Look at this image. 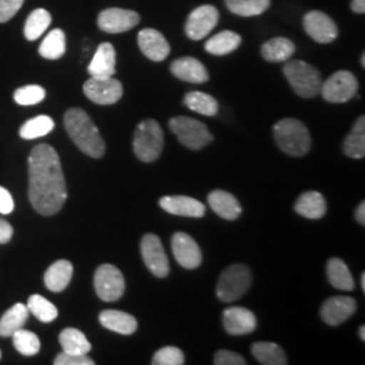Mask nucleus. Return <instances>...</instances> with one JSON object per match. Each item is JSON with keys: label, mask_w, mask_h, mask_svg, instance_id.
<instances>
[{"label": "nucleus", "mask_w": 365, "mask_h": 365, "mask_svg": "<svg viewBox=\"0 0 365 365\" xmlns=\"http://www.w3.org/2000/svg\"><path fill=\"white\" fill-rule=\"evenodd\" d=\"M66 197L60 157L51 145H37L29 156V199L33 209L51 217L63 209Z\"/></svg>", "instance_id": "1"}, {"label": "nucleus", "mask_w": 365, "mask_h": 365, "mask_svg": "<svg viewBox=\"0 0 365 365\" xmlns=\"http://www.w3.org/2000/svg\"><path fill=\"white\" fill-rule=\"evenodd\" d=\"M64 125L71 140L83 153L93 158L103 157L105 141L101 135V131L84 110L69 108L64 117Z\"/></svg>", "instance_id": "2"}, {"label": "nucleus", "mask_w": 365, "mask_h": 365, "mask_svg": "<svg viewBox=\"0 0 365 365\" xmlns=\"http://www.w3.org/2000/svg\"><path fill=\"white\" fill-rule=\"evenodd\" d=\"M277 146L288 156L302 157L312 148V137L307 128L298 119L286 118L274 126Z\"/></svg>", "instance_id": "3"}, {"label": "nucleus", "mask_w": 365, "mask_h": 365, "mask_svg": "<svg viewBox=\"0 0 365 365\" xmlns=\"http://www.w3.org/2000/svg\"><path fill=\"white\" fill-rule=\"evenodd\" d=\"M163 148L164 134L158 122L155 119H145L140 122L133 140L135 156L144 163H153L163 153Z\"/></svg>", "instance_id": "4"}, {"label": "nucleus", "mask_w": 365, "mask_h": 365, "mask_svg": "<svg viewBox=\"0 0 365 365\" xmlns=\"http://www.w3.org/2000/svg\"><path fill=\"white\" fill-rule=\"evenodd\" d=\"M283 72L292 90L302 98L312 99L321 91V73L313 66L295 60L287 63L283 68Z\"/></svg>", "instance_id": "5"}, {"label": "nucleus", "mask_w": 365, "mask_h": 365, "mask_svg": "<svg viewBox=\"0 0 365 365\" xmlns=\"http://www.w3.org/2000/svg\"><path fill=\"white\" fill-rule=\"evenodd\" d=\"M252 284V274L244 264H233L221 274L217 286V297L226 303L240 299Z\"/></svg>", "instance_id": "6"}, {"label": "nucleus", "mask_w": 365, "mask_h": 365, "mask_svg": "<svg viewBox=\"0 0 365 365\" xmlns=\"http://www.w3.org/2000/svg\"><path fill=\"white\" fill-rule=\"evenodd\" d=\"M170 128L176 134L179 141L191 150H200L212 141V135L207 126L194 118H172Z\"/></svg>", "instance_id": "7"}, {"label": "nucleus", "mask_w": 365, "mask_h": 365, "mask_svg": "<svg viewBox=\"0 0 365 365\" xmlns=\"http://www.w3.org/2000/svg\"><path fill=\"white\" fill-rule=\"evenodd\" d=\"M93 286L101 299L117 302L125 294V277L117 267L103 264L95 272Z\"/></svg>", "instance_id": "8"}, {"label": "nucleus", "mask_w": 365, "mask_h": 365, "mask_svg": "<svg viewBox=\"0 0 365 365\" xmlns=\"http://www.w3.org/2000/svg\"><path fill=\"white\" fill-rule=\"evenodd\" d=\"M359 90L357 78L349 71H339L321 86L324 99L330 103H345L351 101Z\"/></svg>", "instance_id": "9"}, {"label": "nucleus", "mask_w": 365, "mask_h": 365, "mask_svg": "<svg viewBox=\"0 0 365 365\" xmlns=\"http://www.w3.org/2000/svg\"><path fill=\"white\" fill-rule=\"evenodd\" d=\"M83 91L96 105L108 106L117 103L123 95L122 83L113 78H91L84 83Z\"/></svg>", "instance_id": "10"}, {"label": "nucleus", "mask_w": 365, "mask_h": 365, "mask_svg": "<svg viewBox=\"0 0 365 365\" xmlns=\"http://www.w3.org/2000/svg\"><path fill=\"white\" fill-rule=\"evenodd\" d=\"M141 255L148 269L157 277H167L170 274L168 256L161 244V240L155 235H146L141 241Z\"/></svg>", "instance_id": "11"}, {"label": "nucleus", "mask_w": 365, "mask_h": 365, "mask_svg": "<svg viewBox=\"0 0 365 365\" xmlns=\"http://www.w3.org/2000/svg\"><path fill=\"white\" fill-rule=\"evenodd\" d=\"M220 13L214 6L205 4L195 9L190 14L187 24H185V33L188 38L192 41H199L209 36L214 30V27L218 25Z\"/></svg>", "instance_id": "12"}, {"label": "nucleus", "mask_w": 365, "mask_h": 365, "mask_svg": "<svg viewBox=\"0 0 365 365\" xmlns=\"http://www.w3.org/2000/svg\"><path fill=\"white\" fill-rule=\"evenodd\" d=\"M306 33L318 43H330L339 37V27L334 21L322 11H310L303 18Z\"/></svg>", "instance_id": "13"}, {"label": "nucleus", "mask_w": 365, "mask_h": 365, "mask_svg": "<svg viewBox=\"0 0 365 365\" xmlns=\"http://www.w3.org/2000/svg\"><path fill=\"white\" fill-rule=\"evenodd\" d=\"M140 24V15L133 10L106 9L98 16V26L110 34L129 31Z\"/></svg>", "instance_id": "14"}, {"label": "nucleus", "mask_w": 365, "mask_h": 365, "mask_svg": "<svg viewBox=\"0 0 365 365\" xmlns=\"http://www.w3.org/2000/svg\"><path fill=\"white\" fill-rule=\"evenodd\" d=\"M170 245L175 259L182 268L195 269L202 264V252L191 235L182 232L175 233Z\"/></svg>", "instance_id": "15"}, {"label": "nucleus", "mask_w": 365, "mask_h": 365, "mask_svg": "<svg viewBox=\"0 0 365 365\" xmlns=\"http://www.w3.org/2000/svg\"><path fill=\"white\" fill-rule=\"evenodd\" d=\"M357 309V303L349 297H333L322 304L321 317L330 327H339L352 317Z\"/></svg>", "instance_id": "16"}, {"label": "nucleus", "mask_w": 365, "mask_h": 365, "mask_svg": "<svg viewBox=\"0 0 365 365\" xmlns=\"http://www.w3.org/2000/svg\"><path fill=\"white\" fill-rule=\"evenodd\" d=\"M160 207L178 217L202 218L206 214V206L191 196H163Z\"/></svg>", "instance_id": "17"}, {"label": "nucleus", "mask_w": 365, "mask_h": 365, "mask_svg": "<svg viewBox=\"0 0 365 365\" xmlns=\"http://www.w3.org/2000/svg\"><path fill=\"white\" fill-rule=\"evenodd\" d=\"M223 327L232 336H245L257 327L255 314L244 307H230L223 312Z\"/></svg>", "instance_id": "18"}, {"label": "nucleus", "mask_w": 365, "mask_h": 365, "mask_svg": "<svg viewBox=\"0 0 365 365\" xmlns=\"http://www.w3.org/2000/svg\"><path fill=\"white\" fill-rule=\"evenodd\" d=\"M138 46L152 61H163L170 52V43L165 37L155 29H144L138 33Z\"/></svg>", "instance_id": "19"}, {"label": "nucleus", "mask_w": 365, "mask_h": 365, "mask_svg": "<svg viewBox=\"0 0 365 365\" xmlns=\"http://www.w3.org/2000/svg\"><path fill=\"white\" fill-rule=\"evenodd\" d=\"M117 53L110 42H103L98 46L88 66L91 78H111L115 75Z\"/></svg>", "instance_id": "20"}, {"label": "nucleus", "mask_w": 365, "mask_h": 365, "mask_svg": "<svg viewBox=\"0 0 365 365\" xmlns=\"http://www.w3.org/2000/svg\"><path fill=\"white\" fill-rule=\"evenodd\" d=\"M170 72L175 78L188 83H206L209 80V72L205 66L194 57H182L172 63Z\"/></svg>", "instance_id": "21"}, {"label": "nucleus", "mask_w": 365, "mask_h": 365, "mask_svg": "<svg viewBox=\"0 0 365 365\" xmlns=\"http://www.w3.org/2000/svg\"><path fill=\"white\" fill-rule=\"evenodd\" d=\"M209 205L215 214L227 221H235L242 212L241 205L238 203L235 195L222 190L212 191L210 194Z\"/></svg>", "instance_id": "22"}, {"label": "nucleus", "mask_w": 365, "mask_h": 365, "mask_svg": "<svg viewBox=\"0 0 365 365\" xmlns=\"http://www.w3.org/2000/svg\"><path fill=\"white\" fill-rule=\"evenodd\" d=\"M99 321L102 327L122 336H131L133 333H135L138 327L137 319L133 315L125 312H118V310L102 312L99 315Z\"/></svg>", "instance_id": "23"}, {"label": "nucleus", "mask_w": 365, "mask_h": 365, "mask_svg": "<svg viewBox=\"0 0 365 365\" xmlns=\"http://www.w3.org/2000/svg\"><path fill=\"white\" fill-rule=\"evenodd\" d=\"M73 274V265L68 260L53 262L43 276L45 286L52 292H63L71 283Z\"/></svg>", "instance_id": "24"}, {"label": "nucleus", "mask_w": 365, "mask_h": 365, "mask_svg": "<svg viewBox=\"0 0 365 365\" xmlns=\"http://www.w3.org/2000/svg\"><path fill=\"white\" fill-rule=\"evenodd\" d=\"M295 211L309 220H319L327 214V200L322 194L317 191H310L300 195Z\"/></svg>", "instance_id": "25"}, {"label": "nucleus", "mask_w": 365, "mask_h": 365, "mask_svg": "<svg viewBox=\"0 0 365 365\" xmlns=\"http://www.w3.org/2000/svg\"><path fill=\"white\" fill-rule=\"evenodd\" d=\"M294 53L295 43L291 39L283 37L269 39L261 48L262 57L271 63H284L292 57Z\"/></svg>", "instance_id": "26"}, {"label": "nucleus", "mask_w": 365, "mask_h": 365, "mask_svg": "<svg viewBox=\"0 0 365 365\" xmlns=\"http://www.w3.org/2000/svg\"><path fill=\"white\" fill-rule=\"evenodd\" d=\"M29 309L26 304L16 303L10 310L3 314L0 319V336L1 337H11L14 333L25 327L29 318Z\"/></svg>", "instance_id": "27"}, {"label": "nucleus", "mask_w": 365, "mask_h": 365, "mask_svg": "<svg viewBox=\"0 0 365 365\" xmlns=\"http://www.w3.org/2000/svg\"><path fill=\"white\" fill-rule=\"evenodd\" d=\"M58 341L63 346V352L71 354H88L92 349L91 344L86 337V334L73 327L64 329L60 333Z\"/></svg>", "instance_id": "28"}, {"label": "nucleus", "mask_w": 365, "mask_h": 365, "mask_svg": "<svg viewBox=\"0 0 365 365\" xmlns=\"http://www.w3.org/2000/svg\"><path fill=\"white\" fill-rule=\"evenodd\" d=\"M241 45V37L230 30H223L221 33L215 34L214 37L206 42V51L214 56H225L229 53L235 52Z\"/></svg>", "instance_id": "29"}, {"label": "nucleus", "mask_w": 365, "mask_h": 365, "mask_svg": "<svg viewBox=\"0 0 365 365\" xmlns=\"http://www.w3.org/2000/svg\"><path fill=\"white\" fill-rule=\"evenodd\" d=\"M327 277L330 284L339 291H352L354 280L346 264L339 259H331L327 262Z\"/></svg>", "instance_id": "30"}, {"label": "nucleus", "mask_w": 365, "mask_h": 365, "mask_svg": "<svg viewBox=\"0 0 365 365\" xmlns=\"http://www.w3.org/2000/svg\"><path fill=\"white\" fill-rule=\"evenodd\" d=\"M344 152L352 158L365 156V118L360 117L353 125L352 131L344 141Z\"/></svg>", "instance_id": "31"}, {"label": "nucleus", "mask_w": 365, "mask_h": 365, "mask_svg": "<svg viewBox=\"0 0 365 365\" xmlns=\"http://www.w3.org/2000/svg\"><path fill=\"white\" fill-rule=\"evenodd\" d=\"M252 353L261 364L286 365L288 363L282 346L274 342H256L252 346Z\"/></svg>", "instance_id": "32"}, {"label": "nucleus", "mask_w": 365, "mask_h": 365, "mask_svg": "<svg viewBox=\"0 0 365 365\" xmlns=\"http://www.w3.org/2000/svg\"><path fill=\"white\" fill-rule=\"evenodd\" d=\"M66 51V33L61 29L52 30L39 45V54L48 60L61 58Z\"/></svg>", "instance_id": "33"}, {"label": "nucleus", "mask_w": 365, "mask_h": 365, "mask_svg": "<svg viewBox=\"0 0 365 365\" xmlns=\"http://www.w3.org/2000/svg\"><path fill=\"white\" fill-rule=\"evenodd\" d=\"M184 105L190 110L206 117H214L218 113V102L215 98L205 92H188L184 98Z\"/></svg>", "instance_id": "34"}, {"label": "nucleus", "mask_w": 365, "mask_h": 365, "mask_svg": "<svg viewBox=\"0 0 365 365\" xmlns=\"http://www.w3.org/2000/svg\"><path fill=\"white\" fill-rule=\"evenodd\" d=\"M26 306L29 313L33 314L37 319L45 324H51L58 315V310L52 302H49L38 294L31 295L27 300Z\"/></svg>", "instance_id": "35"}, {"label": "nucleus", "mask_w": 365, "mask_h": 365, "mask_svg": "<svg viewBox=\"0 0 365 365\" xmlns=\"http://www.w3.org/2000/svg\"><path fill=\"white\" fill-rule=\"evenodd\" d=\"M53 129H54V122L52 118L48 115H38L27 120L26 123L21 128L19 135L24 140H37L48 135Z\"/></svg>", "instance_id": "36"}, {"label": "nucleus", "mask_w": 365, "mask_h": 365, "mask_svg": "<svg viewBox=\"0 0 365 365\" xmlns=\"http://www.w3.org/2000/svg\"><path fill=\"white\" fill-rule=\"evenodd\" d=\"M52 22V16L43 9H37L29 15L25 25V37L29 41L38 39L49 27Z\"/></svg>", "instance_id": "37"}, {"label": "nucleus", "mask_w": 365, "mask_h": 365, "mask_svg": "<svg viewBox=\"0 0 365 365\" xmlns=\"http://www.w3.org/2000/svg\"><path fill=\"white\" fill-rule=\"evenodd\" d=\"M226 7L241 16H256L267 11L271 0H225Z\"/></svg>", "instance_id": "38"}, {"label": "nucleus", "mask_w": 365, "mask_h": 365, "mask_svg": "<svg viewBox=\"0 0 365 365\" xmlns=\"http://www.w3.org/2000/svg\"><path fill=\"white\" fill-rule=\"evenodd\" d=\"M11 337H13L15 349L18 352L22 353L24 356H34L41 349L38 336L34 334L33 331L25 330L24 327L16 330Z\"/></svg>", "instance_id": "39"}, {"label": "nucleus", "mask_w": 365, "mask_h": 365, "mask_svg": "<svg viewBox=\"0 0 365 365\" xmlns=\"http://www.w3.org/2000/svg\"><path fill=\"white\" fill-rule=\"evenodd\" d=\"M46 96V91L41 86H26L14 92V101L21 106L38 105Z\"/></svg>", "instance_id": "40"}, {"label": "nucleus", "mask_w": 365, "mask_h": 365, "mask_svg": "<svg viewBox=\"0 0 365 365\" xmlns=\"http://www.w3.org/2000/svg\"><path fill=\"white\" fill-rule=\"evenodd\" d=\"M184 353L176 348V346H165V348H161L158 349L155 356H153V360H152V364L153 365H182L184 364Z\"/></svg>", "instance_id": "41"}, {"label": "nucleus", "mask_w": 365, "mask_h": 365, "mask_svg": "<svg viewBox=\"0 0 365 365\" xmlns=\"http://www.w3.org/2000/svg\"><path fill=\"white\" fill-rule=\"evenodd\" d=\"M56 365H93L95 361L88 354H71V353L61 352L54 359Z\"/></svg>", "instance_id": "42"}, {"label": "nucleus", "mask_w": 365, "mask_h": 365, "mask_svg": "<svg viewBox=\"0 0 365 365\" xmlns=\"http://www.w3.org/2000/svg\"><path fill=\"white\" fill-rule=\"evenodd\" d=\"M25 0H0V24H6L21 10Z\"/></svg>", "instance_id": "43"}, {"label": "nucleus", "mask_w": 365, "mask_h": 365, "mask_svg": "<svg viewBox=\"0 0 365 365\" xmlns=\"http://www.w3.org/2000/svg\"><path fill=\"white\" fill-rule=\"evenodd\" d=\"M214 363L217 365H245L247 361L238 353L230 351H220L214 357Z\"/></svg>", "instance_id": "44"}, {"label": "nucleus", "mask_w": 365, "mask_h": 365, "mask_svg": "<svg viewBox=\"0 0 365 365\" xmlns=\"http://www.w3.org/2000/svg\"><path fill=\"white\" fill-rule=\"evenodd\" d=\"M14 211V199L10 191L4 187H0V212L7 215Z\"/></svg>", "instance_id": "45"}, {"label": "nucleus", "mask_w": 365, "mask_h": 365, "mask_svg": "<svg viewBox=\"0 0 365 365\" xmlns=\"http://www.w3.org/2000/svg\"><path fill=\"white\" fill-rule=\"evenodd\" d=\"M13 226L9 222L0 220V244H6L13 238Z\"/></svg>", "instance_id": "46"}, {"label": "nucleus", "mask_w": 365, "mask_h": 365, "mask_svg": "<svg viewBox=\"0 0 365 365\" xmlns=\"http://www.w3.org/2000/svg\"><path fill=\"white\" fill-rule=\"evenodd\" d=\"M356 220L357 222L361 225V226H364L365 225V203L364 202H361L360 203V206L356 209Z\"/></svg>", "instance_id": "47"}, {"label": "nucleus", "mask_w": 365, "mask_h": 365, "mask_svg": "<svg viewBox=\"0 0 365 365\" xmlns=\"http://www.w3.org/2000/svg\"><path fill=\"white\" fill-rule=\"evenodd\" d=\"M352 10L356 14L365 13V0H352Z\"/></svg>", "instance_id": "48"}, {"label": "nucleus", "mask_w": 365, "mask_h": 365, "mask_svg": "<svg viewBox=\"0 0 365 365\" xmlns=\"http://www.w3.org/2000/svg\"><path fill=\"white\" fill-rule=\"evenodd\" d=\"M359 334H360V339L365 341V327H360V329H359Z\"/></svg>", "instance_id": "49"}, {"label": "nucleus", "mask_w": 365, "mask_h": 365, "mask_svg": "<svg viewBox=\"0 0 365 365\" xmlns=\"http://www.w3.org/2000/svg\"><path fill=\"white\" fill-rule=\"evenodd\" d=\"M361 288L365 291V274H361Z\"/></svg>", "instance_id": "50"}, {"label": "nucleus", "mask_w": 365, "mask_h": 365, "mask_svg": "<svg viewBox=\"0 0 365 365\" xmlns=\"http://www.w3.org/2000/svg\"><path fill=\"white\" fill-rule=\"evenodd\" d=\"M361 66H365V54L361 56Z\"/></svg>", "instance_id": "51"}, {"label": "nucleus", "mask_w": 365, "mask_h": 365, "mask_svg": "<svg viewBox=\"0 0 365 365\" xmlns=\"http://www.w3.org/2000/svg\"><path fill=\"white\" fill-rule=\"evenodd\" d=\"M0 359H1V352H0Z\"/></svg>", "instance_id": "52"}]
</instances>
